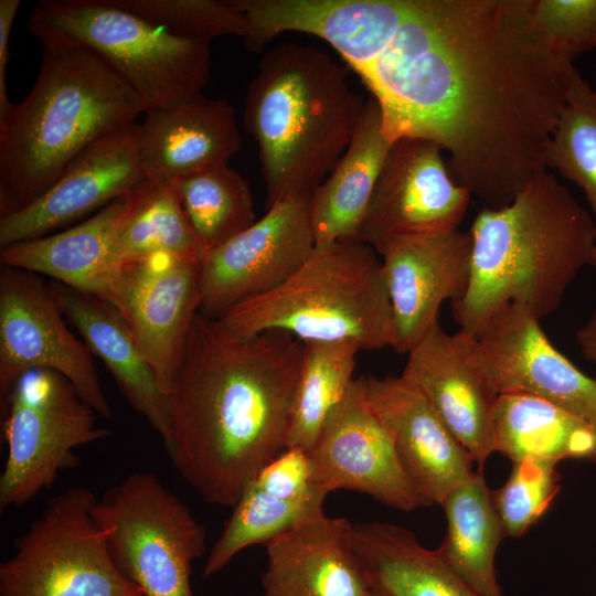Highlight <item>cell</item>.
Instances as JSON below:
<instances>
[{
	"instance_id": "cell-1",
	"label": "cell",
	"mask_w": 596,
	"mask_h": 596,
	"mask_svg": "<svg viewBox=\"0 0 596 596\" xmlns=\"http://www.w3.org/2000/svg\"><path fill=\"white\" fill-rule=\"evenodd\" d=\"M573 67L532 35L525 0H413L359 75L390 141H433L456 183L500 209L547 171Z\"/></svg>"
},
{
	"instance_id": "cell-2",
	"label": "cell",
	"mask_w": 596,
	"mask_h": 596,
	"mask_svg": "<svg viewBox=\"0 0 596 596\" xmlns=\"http://www.w3.org/2000/svg\"><path fill=\"white\" fill-rule=\"evenodd\" d=\"M305 343L268 331L226 333L199 312L168 394L163 441L179 475L211 504L233 507L246 483L286 449Z\"/></svg>"
},
{
	"instance_id": "cell-3",
	"label": "cell",
	"mask_w": 596,
	"mask_h": 596,
	"mask_svg": "<svg viewBox=\"0 0 596 596\" xmlns=\"http://www.w3.org/2000/svg\"><path fill=\"white\" fill-rule=\"evenodd\" d=\"M468 288L453 302L459 330L478 337L501 307L515 304L539 320L553 313L578 273L594 267L593 217L545 171L508 205L475 217Z\"/></svg>"
},
{
	"instance_id": "cell-4",
	"label": "cell",
	"mask_w": 596,
	"mask_h": 596,
	"mask_svg": "<svg viewBox=\"0 0 596 596\" xmlns=\"http://www.w3.org/2000/svg\"><path fill=\"white\" fill-rule=\"evenodd\" d=\"M43 55L29 95L0 115V216L45 193L93 142L130 127L146 106L84 45L40 38Z\"/></svg>"
},
{
	"instance_id": "cell-5",
	"label": "cell",
	"mask_w": 596,
	"mask_h": 596,
	"mask_svg": "<svg viewBox=\"0 0 596 596\" xmlns=\"http://www.w3.org/2000/svg\"><path fill=\"white\" fill-rule=\"evenodd\" d=\"M364 106L328 53L292 42L264 53L244 121L257 143L266 209L312 194L348 148Z\"/></svg>"
},
{
	"instance_id": "cell-6",
	"label": "cell",
	"mask_w": 596,
	"mask_h": 596,
	"mask_svg": "<svg viewBox=\"0 0 596 596\" xmlns=\"http://www.w3.org/2000/svg\"><path fill=\"white\" fill-rule=\"evenodd\" d=\"M216 321L237 338L280 331L304 343L353 341L364 351L394 349L396 340L381 258L358 240L316 245L281 286Z\"/></svg>"
},
{
	"instance_id": "cell-7",
	"label": "cell",
	"mask_w": 596,
	"mask_h": 596,
	"mask_svg": "<svg viewBox=\"0 0 596 596\" xmlns=\"http://www.w3.org/2000/svg\"><path fill=\"white\" fill-rule=\"evenodd\" d=\"M26 29L97 54L141 98L146 113L202 96L210 79L209 42L178 36L115 0H41Z\"/></svg>"
},
{
	"instance_id": "cell-8",
	"label": "cell",
	"mask_w": 596,
	"mask_h": 596,
	"mask_svg": "<svg viewBox=\"0 0 596 596\" xmlns=\"http://www.w3.org/2000/svg\"><path fill=\"white\" fill-rule=\"evenodd\" d=\"M96 494L70 488L49 501L0 566V596H143L115 564Z\"/></svg>"
},
{
	"instance_id": "cell-9",
	"label": "cell",
	"mask_w": 596,
	"mask_h": 596,
	"mask_svg": "<svg viewBox=\"0 0 596 596\" xmlns=\"http://www.w3.org/2000/svg\"><path fill=\"white\" fill-rule=\"evenodd\" d=\"M93 515L108 532L115 564L143 596H194L192 565L206 551V533L157 475L138 471L115 483Z\"/></svg>"
},
{
	"instance_id": "cell-10",
	"label": "cell",
	"mask_w": 596,
	"mask_h": 596,
	"mask_svg": "<svg viewBox=\"0 0 596 596\" xmlns=\"http://www.w3.org/2000/svg\"><path fill=\"white\" fill-rule=\"evenodd\" d=\"M2 395L7 446L0 476V509L21 507L77 465L75 450L108 437L95 409L52 370L23 373Z\"/></svg>"
},
{
	"instance_id": "cell-11",
	"label": "cell",
	"mask_w": 596,
	"mask_h": 596,
	"mask_svg": "<svg viewBox=\"0 0 596 596\" xmlns=\"http://www.w3.org/2000/svg\"><path fill=\"white\" fill-rule=\"evenodd\" d=\"M64 318L51 285L35 273L1 265V394L30 370H52L66 377L99 416L109 418L111 406L92 352Z\"/></svg>"
},
{
	"instance_id": "cell-12",
	"label": "cell",
	"mask_w": 596,
	"mask_h": 596,
	"mask_svg": "<svg viewBox=\"0 0 596 596\" xmlns=\"http://www.w3.org/2000/svg\"><path fill=\"white\" fill-rule=\"evenodd\" d=\"M311 194L269 206L245 231L201 262L200 312L217 319L232 307L270 292L308 259L316 241L310 219Z\"/></svg>"
},
{
	"instance_id": "cell-13",
	"label": "cell",
	"mask_w": 596,
	"mask_h": 596,
	"mask_svg": "<svg viewBox=\"0 0 596 596\" xmlns=\"http://www.w3.org/2000/svg\"><path fill=\"white\" fill-rule=\"evenodd\" d=\"M470 193L453 179L443 150L422 138L392 143L356 238L377 252L390 242L458 230Z\"/></svg>"
},
{
	"instance_id": "cell-14",
	"label": "cell",
	"mask_w": 596,
	"mask_h": 596,
	"mask_svg": "<svg viewBox=\"0 0 596 596\" xmlns=\"http://www.w3.org/2000/svg\"><path fill=\"white\" fill-rule=\"evenodd\" d=\"M201 262L160 254L119 267L114 307L167 395L200 312Z\"/></svg>"
},
{
	"instance_id": "cell-15",
	"label": "cell",
	"mask_w": 596,
	"mask_h": 596,
	"mask_svg": "<svg viewBox=\"0 0 596 596\" xmlns=\"http://www.w3.org/2000/svg\"><path fill=\"white\" fill-rule=\"evenodd\" d=\"M308 455L312 481L326 494L338 489L359 491L406 512L432 504L404 470L389 432L356 380Z\"/></svg>"
},
{
	"instance_id": "cell-16",
	"label": "cell",
	"mask_w": 596,
	"mask_h": 596,
	"mask_svg": "<svg viewBox=\"0 0 596 596\" xmlns=\"http://www.w3.org/2000/svg\"><path fill=\"white\" fill-rule=\"evenodd\" d=\"M528 308L498 309L477 337L498 394L543 398L587 422L596 430V379L583 373L550 341Z\"/></svg>"
},
{
	"instance_id": "cell-17",
	"label": "cell",
	"mask_w": 596,
	"mask_h": 596,
	"mask_svg": "<svg viewBox=\"0 0 596 596\" xmlns=\"http://www.w3.org/2000/svg\"><path fill=\"white\" fill-rule=\"evenodd\" d=\"M402 377L428 401L451 435L482 468L494 451L492 412L498 393L477 338L438 323L412 351Z\"/></svg>"
},
{
	"instance_id": "cell-18",
	"label": "cell",
	"mask_w": 596,
	"mask_h": 596,
	"mask_svg": "<svg viewBox=\"0 0 596 596\" xmlns=\"http://www.w3.org/2000/svg\"><path fill=\"white\" fill-rule=\"evenodd\" d=\"M246 19L245 46L263 50L284 32L329 43L358 74L389 46L412 0H234Z\"/></svg>"
},
{
	"instance_id": "cell-19",
	"label": "cell",
	"mask_w": 596,
	"mask_h": 596,
	"mask_svg": "<svg viewBox=\"0 0 596 596\" xmlns=\"http://www.w3.org/2000/svg\"><path fill=\"white\" fill-rule=\"evenodd\" d=\"M394 327V350L408 354L439 322L441 305L465 295L471 273V236L459 230L401 238L376 252Z\"/></svg>"
},
{
	"instance_id": "cell-20",
	"label": "cell",
	"mask_w": 596,
	"mask_h": 596,
	"mask_svg": "<svg viewBox=\"0 0 596 596\" xmlns=\"http://www.w3.org/2000/svg\"><path fill=\"white\" fill-rule=\"evenodd\" d=\"M137 125L86 147L36 201L0 217V247L45 236L141 185Z\"/></svg>"
},
{
	"instance_id": "cell-21",
	"label": "cell",
	"mask_w": 596,
	"mask_h": 596,
	"mask_svg": "<svg viewBox=\"0 0 596 596\" xmlns=\"http://www.w3.org/2000/svg\"><path fill=\"white\" fill-rule=\"evenodd\" d=\"M356 381L411 480L432 504H441L475 471L471 455L402 375Z\"/></svg>"
},
{
	"instance_id": "cell-22",
	"label": "cell",
	"mask_w": 596,
	"mask_h": 596,
	"mask_svg": "<svg viewBox=\"0 0 596 596\" xmlns=\"http://www.w3.org/2000/svg\"><path fill=\"white\" fill-rule=\"evenodd\" d=\"M326 494L312 481L308 451L286 448L244 487L204 563L209 578L243 550L266 544L308 517L323 511Z\"/></svg>"
},
{
	"instance_id": "cell-23",
	"label": "cell",
	"mask_w": 596,
	"mask_h": 596,
	"mask_svg": "<svg viewBox=\"0 0 596 596\" xmlns=\"http://www.w3.org/2000/svg\"><path fill=\"white\" fill-rule=\"evenodd\" d=\"M351 525L323 510L272 539L262 596H370L350 544Z\"/></svg>"
},
{
	"instance_id": "cell-24",
	"label": "cell",
	"mask_w": 596,
	"mask_h": 596,
	"mask_svg": "<svg viewBox=\"0 0 596 596\" xmlns=\"http://www.w3.org/2000/svg\"><path fill=\"white\" fill-rule=\"evenodd\" d=\"M141 185L61 233L1 248V265L50 276L114 306L119 272L115 243L138 203Z\"/></svg>"
},
{
	"instance_id": "cell-25",
	"label": "cell",
	"mask_w": 596,
	"mask_h": 596,
	"mask_svg": "<svg viewBox=\"0 0 596 596\" xmlns=\"http://www.w3.org/2000/svg\"><path fill=\"white\" fill-rule=\"evenodd\" d=\"M235 110L203 95L151 110L137 125V150L147 179L174 180L227 164L238 151Z\"/></svg>"
},
{
	"instance_id": "cell-26",
	"label": "cell",
	"mask_w": 596,
	"mask_h": 596,
	"mask_svg": "<svg viewBox=\"0 0 596 596\" xmlns=\"http://www.w3.org/2000/svg\"><path fill=\"white\" fill-rule=\"evenodd\" d=\"M68 321L113 375L118 389L164 441L169 430L168 395L141 354L120 312L109 302L61 283L51 285Z\"/></svg>"
},
{
	"instance_id": "cell-27",
	"label": "cell",
	"mask_w": 596,
	"mask_h": 596,
	"mask_svg": "<svg viewBox=\"0 0 596 596\" xmlns=\"http://www.w3.org/2000/svg\"><path fill=\"white\" fill-rule=\"evenodd\" d=\"M371 97L342 157L312 192L310 219L316 245L355 240L392 147Z\"/></svg>"
},
{
	"instance_id": "cell-28",
	"label": "cell",
	"mask_w": 596,
	"mask_h": 596,
	"mask_svg": "<svg viewBox=\"0 0 596 596\" xmlns=\"http://www.w3.org/2000/svg\"><path fill=\"white\" fill-rule=\"evenodd\" d=\"M349 540L376 596H480L406 528L383 521L352 523Z\"/></svg>"
},
{
	"instance_id": "cell-29",
	"label": "cell",
	"mask_w": 596,
	"mask_h": 596,
	"mask_svg": "<svg viewBox=\"0 0 596 596\" xmlns=\"http://www.w3.org/2000/svg\"><path fill=\"white\" fill-rule=\"evenodd\" d=\"M493 449L512 462L596 460V430L578 416L533 395L499 394L492 412Z\"/></svg>"
},
{
	"instance_id": "cell-30",
	"label": "cell",
	"mask_w": 596,
	"mask_h": 596,
	"mask_svg": "<svg viewBox=\"0 0 596 596\" xmlns=\"http://www.w3.org/2000/svg\"><path fill=\"white\" fill-rule=\"evenodd\" d=\"M446 535L435 549L441 560L480 596H504L494 558L505 538L482 468L475 470L440 504Z\"/></svg>"
},
{
	"instance_id": "cell-31",
	"label": "cell",
	"mask_w": 596,
	"mask_h": 596,
	"mask_svg": "<svg viewBox=\"0 0 596 596\" xmlns=\"http://www.w3.org/2000/svg\"><path fill=\"white\" fill-rule=\"evenodd\" d=\"M359 344L353 341L309 342L295 385L286 433V448L309 451L331 412L356 379Z\"/></svg>"
},
{
	"instance_id": "cell-32",
	"label": "cell",
	"mask_w": 596,
	"mask_h": 596,
	"mask_svg": "<svg viewBox=\"0 0 596 596\" xmlns=\"http://www.w3.org/2000/svg\"><path fill=\"white\" fill-rule=\"evenodd\" d=\"M173 183L203 258L256 221L246 180L227 164L179 177Z\"/></svg>"
},
{
	"instance_id": "cell-33",
	"label": "cell",
	"mask_w": 596,
	"mask_h": 596,
	"mask_svg": "<svg viewBox=\"0 0 596 596\" xmlns=\"http://www.w3.org/2000/svg\"><path fill=\"white\" fill-rule=\"evenodd\" d=\"M203 259L173 180L147 179L114 248L118 267L155 255Z\"/></svg>"
},
{
	"instance_id": "cell-34",
	"label": "cell",
	"mask_w": 596,
	"mask_h": 596,
	"mask_svg": "<svg viewBox=\"0 0 596 596\" xmlns=\"http://www.w3.org/2000/svg\"><path fill=\"white\" fill-rule=\"evenodd\" d=\"M546 167L583 190L596 232V91L575 66L570 72L565 105L547 149Z\"/></svg>"
},
{
	"instance_id": "cell-35",
	"label": "cell",
	"mask_w": 596,
	"mask_h": 596,
	"mask_svg": "<svg viewBox=\"0 0 596 596\" xmlns=\"http://www.w3.org/2000/svg\"><path fill=\"white\" fill-rule=\"evenodd\" d=\"M120 7L191 40L244 39L246 19L234 0H115Z\"/></svg>"
},
{
	"instance_id": "cell-36",
	"label": "cell",
	"mask_w": 596,
	"mask_h": 596,
	"mask_svg": "<svg viewBox=\"0 0 596 596\" xmlns=\"http://www.w3.org/2000/svg\"><path fill=\"white\" fill-rule=\"evenodd\" d=\"M525 14L535 40L565 64L596 47V0H525Z\"/></svg>"
},
{
	"instance_id": "cell-37",
	"label": "cell",
	"mask_w": 596,
	"mask_h": 596,
	"mask_svg": "<svg viewBox=\"0 0 596 596\" xmlns=\"http://www.w3.org/2000/svg\"><path fill=\"white\" fill-rule=\"evenodd\" d=\"M504 485L492 491L505 536L521 538L549 510L560 490L555 464L536 460L512 462Z\"/></svg>"
},
{
	"instance_id": "cell-38",
	"label": "cell",
	"mask_w": 596,
	"mask_h": 596,
	"mask_svg": "<svg viewBox=\"0 0 596 596\" xmlns=\"http://www.w3.org/2000/svg\"><path fill=\"white\" fill-rule=\"evenodd\" d=\"M20 6V0H0V115L4 114L12 104L7 91V65L9 38Z\"/></svg>"
},
{
	"instance_id": "cell-39",
	"label": "cell",
	"mask_w": 596,
	"mask_h": 596,
	"mask_svg": "<svg viewBox=\"0 0 596 596\" xmlns=\"http://www.w3.org/2000/svg\"><path fill=\"white\" fill-rule=\"evenodd\" d=\"M576 342L581 353L596 364V309L576 331Z\"/></svg>"
},
{
	"instance_id": "cell-40",
	"label": "cell",
	"mask_w": 596,
	"mask_h": 596,
	"mask_svg": "<svg viewBox=\"0 0 596 596\" xmlns=\"http://www.w3.org/2000/svg\"><path fill=\"white\" fill-rule=\"evenodd\" d=\"M370 596H376V595H374V594H372V593L370 592Z\"/></svg>"
}]
</instances>
